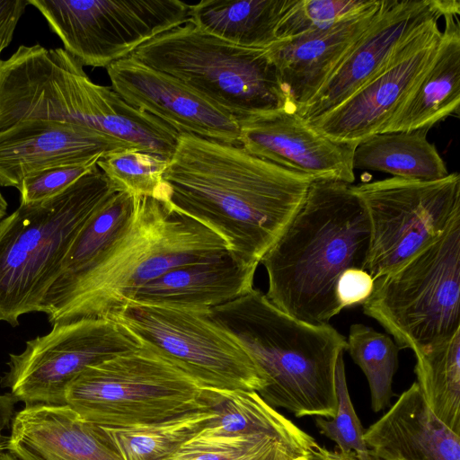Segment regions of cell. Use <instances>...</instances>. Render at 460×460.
Instances as JSON below:
<instances>
[{
	"instance_id": "1",
	"label": "cell",
	"mask_w": 460,
	"mask_h": 460,
	"mask_svg": "<svg viewBox=\"0 0 460 460\" xmlns=\"http://www.w3.org/2000/svg\"><path fill=\"white\" fill-rule=\"evenodd\" d=\"M313 181L240 145L183 133L163 175L162 201L217 234L236 260L258 266Z\"/></svg>"
},
{
	"instance_id": "2",
	"label": "cell",
	"mask_w": 460,
	"mask_h": 460,
	"mask_svg": "<svg viewBox=\"0 0 460 460\" xmlns=\"http://www.w3.org/2000/svg\"><path fill=\"white\" fill-rule=\"evenodd\" d=\"M370 237L367 208L351 184L313 181L261 260L268 276L266 297L301 322L330 324L342 310L336 296L339 278L348 269L367 270Z\"/></svg>"
},
{
	"instance_id": "3",
	"label": "cell",
	"mask_w": 460,
	"mask_h": 460,
	"mask_svg": "<svg viewBox=\"0 0 460 460\" xmlns=\"http://www.w3.org/2000/svg\"><path fill=\"white\" fill-rule=\"evenodd\" d=\"M226 252L225 241L201 223L159 199L140 197L122 236L86 270L53 284L41 313L52 324L106 318L172 269Z\"/></svg>"
},
{
	"instance_id": "4",
	"label": "cell",
	"mask_w": 460,
	"mask_h": 460,
	"mask_svg": "<svg viewBox=\"0 0 460 460\" xmlns=\"http://www.w3.org/2000/svg\"><path fill=\"white\" fill-rule=\"evenodd\" d=\"M206 316L247 353L267 381L259 395L296 417L333 418L334 370L346 338L330 324L312 325L279 310L253 288Z\"/></svg>"
},
{
	"instance_id": "5",
	"label": "cell",
	"mask_w": 460,
	"mask_h": 460,
	"mask_svg": "<svg viewBox=\"0 0 460 460\" xmlns=\"http://www.w3.org/2000/svg\"><path fill=\"white\" fill-rule=\"evenodd\" d=\"M116 191L96 165L59 194L21 205L0 220V322L41 313L78 233Z\"/></svg>"
},
{
	"instance_id": "6",
	"label": "cell",
	"mask_w": 460,
	"mask_h": 460,
	"mask_svg": "<svg viewBox=\"0 0 460 460\" xmlns=\"http://www.w3.org/2000/svg\"><path fill=\"white\" fill-rule=\"evenodd\" d=\"M129 57L175 78L237 121L296 111L266 49L237 46L190 22L144 43Z\"/></svg>"
},
{
	"instance_id": "7",
	"label": "cell",
	"mask_w": 460,
	"mask_h": 460,
	"mask_svg": "<svg viewBox=\"0 0 460 460\" xmlns=\"http://www.w3.org/2000/svg\"><path fill=\"white\" fill-rule=\"evenodd\" d=\"M217 390L205 389L173 364L141 345L90 366L75 377L65 404L107 429L159 423L212 407Z\"/></svg>"
},
{
	"instance_id": "8",
	"label": "cell",
	"mask_w": 460,
	"mask_h": 460,
	"mask_svg": "<svg viewBox=\"0 0 460 460\" xmlns=\"http://www.w3.org/2000/svg\"><path fill=\"white\" fill-rule=\"evenodd\" d=\"M401 349L413 352L460 331V220L395 270L374 280L362 304Z\"/></svg>"
},
{
	"instance_id": "9",
	"label": "cell",
	"mask_w": 460,
	"mask_h": 460,
	"mask_svg": "<svg viewBox=\"0 0 460 460\" xmlns=\"http://www.w3.org/2000/svg\"><path fill=\"white\" fill-rule=\"evenodd\" d=\"M206 312L128 302L108 317L205 389L260 392L267 381Z\"/></svg>"
},
{
	"instance_id": "10",
	"label": "cell",
	"mask_w": 460,
	"mask_h": 460,
	"mask_svg": "<svg viewBox=\"0 0 460 460\" xmlns=\"http://www.w3.org/2000/svg\"><path fill=\"white\" fill-rule=\"evenodd\" d=\"M369 217L367 272L390 273L439 239L460 220V175L437 181L398 177L351 185Z\"/></svg>"
},
{
	"instance_id": "11",
	"label": "cell",
	"mask_w": 460,
	"mask_h": 460,
	"mask_svg": "<svg viewBox=\"0 0 460 460\" xmlns=\"http://www.w3.org/2000/svg\"><path fill=\"white\" fill-rule=\"evenodd\" d=\"M83 66L107 67L190 21L181 0H28Z\"/></svg>"
},
{
	"instance_id": "12",
	"label": "cell",
	"mask_w": 460,
	"mask_h": 460,
	"mask_svg": "<svg viewBox=\"0 0 460 460\" xmlns=\"http://www.w3.org/2000/svg\"><path fill=\"white\" fill-rule=\"evenodd\" d=\"M140 343L111 318H84L52 324L45 335L10 354L2 387L26 404H65L70 382L82 371L137 349Z\"/></svg>"
},
{
	"instance_id": "13",
	"label": "cell",
	"mask_w": 460,
	"mask_h": 460,
	"mask_svg": "<svg viewBox=\"0 0 460 460\" xmlns=\"http://www.w3.org/2000/svg\"><path fill=\"white\" fill-rule=\"evenodd\" d=\"M456 10V0H382L367 29L296 113L308 122L329 112L383 71L429 23Z\"/></svg>"
},
{
	"instance_id": "14",
	"label": "cell",
	"mask_w": 460,
	"mask_h": 460,
	"mask_svg": "<svg viewBox=\"0 0 460 460\" xmlns=\"http://www.w3.org/2000/svg\"><path fill=\"white\" fill-rule=\"evenodd\" d=\"M441 33L438 21L429 23L377 75L308 123L334 140L350 143L382 133L432 63Z\"/></svg>"
},
{
	"instance_id": "15",
	"label": "cell",
	"mask_w": 460,
	"mask_h": 460,
	"mask_svg": "<svg viewBox=\"0 0 460 460\" xmlns=\"http://www.w3.org/2000/svg\"><path fill=\"white\" fill-rule=\"evenodd\" d=\"M106 69L111 88L127 103L156 117L179 134L239 145L238 121L175 78L129 56Z\"/></svg>"
},
{
	"instance_id": "16",
	"label": "cell",
	"mask_w": 460,
	"mask_h": 460,
	"mask_svg": "<svg viewBox=\"0 0 460 460\" xmlns=\"http://www.w3.org/2000/svg\"><path fill=\"white\" fill-rule=\"evenodd\" d=\"M239 145L248 153L314 180L351 184L358 143L334 140L296 111L282 110L238 121Z\"/></svg>"
},
{
	"instance_id": "17",
	"label": "cell",
	"mask_w": 460,
	"mask_h": 460,
	"mask_svg": "<svg viewBox=\"0 0 460 460\" xmlns=\"http://www.w3.org/2000/svg\"><path fill=\"white\" fill-rule=\"evenodd\" d=\"M129 144L73 123L25 119L0 131V186L18 188L49 168L93 165Z\"/></svg>"
},
{
	"instance_id": "18",
	"label": "cell",
	"mask_w": 460,
	"mask_h": 460,
	"mask_svg": "<svg viewBox=\"0 0 460 460\" xmlns=\"http://www.w3.org/2000/svg\"><path fill=\"white\" fill-rule=\"evenodd\" d=\"M6 450L19 460H125L105 428L66 404H26L15 412Z\"/></svg>"
},
{
	"instance_id": "19",
	"label": "cell",
	"mask_w": 460,
	"mask_h": 460,
	"mask_svg": "<svg viewBox=\"0 0 460 460\" xmlns=\"http://www.w3.org/2000/svg\"><path fill=\"white\" fill-rule=\"evenodd\" d=\"M381 1L331 27L278 40L266 49L296 112L314 97L367 29Z\"/></svg>"
},
{
	"instance_id": "20",
	"label": "cell",
	"mask_w": 460,
	"mask_h": 460,
	"mask_svg": "<svg viewBox=\"0 0 460 460\" xmlns=\"http://www.w3.org/2000/svg\"><path fill=\"white\" fill-rule=\"evenodd\" d=\"M374 460H460V434L426 403L417 382L367 430Z\"/></svg>"
},
{
	"instance_id": "21",
	"label": "cell",
	"mask_w": 460,
	"mask_h": 460,
	"mask_svg": "<svg viewBox=\"0 0 460 460\" xmlns=\"http://www.w3.org/2000/svg\"><path fill=\"white\" fill-rule=\"evenodd\" d=\"M256 269L228 252L172 269L141 287L128 302L208 312L253 289Z\"/></svg>"
},
{
	"instance_id": "22",
	"label": "cell",
	"mask_w": 460,
	"mask_h": 460,
	"mask_svg": "<svg viewBox=\"0 0 460 460\" xmlns=\"http://www.w3.org/2000/svg\"><path fill=\"white\" fill-rule=\"evenodd\" d=\"M460 10L446 13L437 54L382 133L429 129L459 114Z\"/></svg>"
},
{
	"instance_id": "23",
	"label": "cell",
	"mask_w": 460,
	"mask_h": 460,
	"mask_svg": "<svg viewBox=\"0 0 460 460\" xmlns=\"http://www.w3.org/2000/svg\"><path fill=\"white\" fill-rule=\"evenodd\" d=\"M295 0H201L190 22L237 46L266 49L278 41L279 23Z\"/></svg>"
},
{
	"instance_id": "24",
	"label": "cell",
	"mask_w": 460,
	"mask_h": 460,
	"mask_svg": "<svg viewBox=\"0 0 460 460\" xmlns=\"http://www.w3.org/2000/svg\"><path fill=\"white\" fill-rule=\"evenodd\" d=\"M429 129L379 133L359 141L353 155L355 169L378 171L394 177L437 181L449 172Z\"/></svg>"
},
{
	"instance_id": "25",
	"label": "cell",
	"mask_w": 460,
	"mask_h": 460,
	"mask_svg": "<svg viewBox=\"0 0 460 460\" xmlns=\"http://www.w3.org/2000/svg\"><path fill=\"white\" fill-rule=\"evenodd\" d=\"M216 414L203 433L237 437L264 435L309 454L318 443L290 420L269 405L255 391L217 390Z\"/></svg>"
},
{
	"instance_id": "26",
	"label": "cell",
	"mask_w": 460,
	"mask_h": 460,
	"mask_svg": "<svg viewBox=\"0 0 460 460\" xmlns=\"http://www.w3.org/2000/svg\"><path fill=\"white\" fill-rule=\"evenodd\" d=\"M139 198L116 191L94 212L72 243L54 284L86 270L116 243L132 222Z\"/></svg>"
},
{
	"instance_id": "27",
	"label": "cell",
	"mask_w": 460,
	"mask_h": 460,
	"mask_svg": "<svg viewBox=\"0 0 460 460\" xmlns=\"http://www.w3.org/2000/svg\"><path fill=\"white\" fill-rule=\"evenodd\" d=\"M414 354L417 384L426 403L460 434V331L449 341Z\"/></svg>"
},
{
	"instance_id": "28",
	"label": "cell",
	"mask_w": 460,
	"mask_h": 460,
	"mask_svg": "<svg viewBox=\"0 0 460 460\" xmlns=\"http://www.w3.org/2000/svg\"><path fill=\"white\" fill-rule=\"evenodd\" d=\"M198 409L164 421L127 429H106L125 460H164L203 430L216 414Z\"/></svg>"
},
{
	"instance_id": "29",
	"label": "cell",
	"mask_w": 460,
	"mask_h": 460,
	"mask_svg": "<svg viewBox=\"0 0 460 460\" xmlns=\"http://www.w3.org/2000/svg\"><path fill=\"white\" fill-rule=\"evenodd\" d=\"M346 350L365 374L375 412L386 408L394 396L392 383L401 349L390 336L362 323L349 328Z\"/></svg>"
},
{
	"instance_id": "30",
	"label": "cell",
	"mask_w": 460,
	"mask_h": 460,
	"mask_svg": "<svg viewBox=\"0 0 460 460\" xmlns=\"http://www.w3.org/2000/svg\"><path fill=\"white\" fill-rule=\"evenodd\" d=\"M167 164V160L137 148L115 151L97 162L99 169L118 191L161 201L163 175Z\"/></svg>"
},
{
	"instance_id": "31",
	"label": "cell",
	"mask_w": 460,
	"mask_h": 460,
	"mask_svg": "<svg viewBox=\"0 0 460 460\" xmlns=\"http://www.w3.org/2000/svg\"><path fill=\"white\" fill-rule=\"evenodd\" d=\"M377 0H295L280 20L278 40L331 27L373 6Z\"/></svg>"
},
{
	"instance_id": "32",
	"label": "cell",
	"mask_w": 460,
	"mask_h": 460,
	"mask_svg": "<svg viewBox=\"0 0 460 460\" xmlns=\"http://www.w3.org/2000/svg\"><path fill=\"white\" fill-rule=\"evenodd\" d=\"M343 355L344 351L339 353L334 370L335 416L331 420L317 417L315 423L321 434L335 442L338 452L354 453L358 460H374L364 439L365 430L349 397Z\"/></svg>"
},
{
	"instance_id": "33",
	"label": "cell",
	"mask_w": 460,
	"mask_h": 460,
	"mask_svg": "<svg viewBox=\"0 0 460 460\" xmlns=\"http://www.w3.org/2000/svg\"><path fill=\"white\" fill-rule=\"evenodd\" d=\"M266 438L270 437L210 436L201 430L164 460H235Z\"/></svg>"
},
{
	"instance_id": "34",
	"label": "cell",
	"mask_w": 460,
	"mask_h": 460,
	"mask_svg": "<svg viewBox=\"0 0 460 460\" xmlns=\"http://www.w3.org/2000/svg\"><path fill=\"white\" fill-rule=\"evenodd\" d=\"M96 165L57 166L26 176L17 188L20 204L36 203L59 194Z\"/></svg>"
},
{
	"instance_id": "35",
	"label": "cell",
	"mask_w": 460,
	"mask_h": 460,
	"mask_svg": "<svg viewBox=\"0 0 460 460\" xmlns=\"http://www.w3.org/2000/svg\"><path fill=\"white\" fill-rule=\"evenodd\" d=\"M373 287L374 279L367 270L348 269L339 278L337 299L342 309L362 305L369 297Z\"/></svg>"
},
{
	"instance_id": "36",
	"label": "cell",
	"mask_w": 460,
	"mask_h": 460,
	"mask_svg": "<svg viewBox=\"0 0 460 460\" xmlns=\"http://www.w3.org/2000/svg\"><path fill=\"white\" fill-rule=\"evenodd\" d=\"M309 454L266 438L235 460H305Z\"/></svg>"
},
{
	"instance_id": "37",
	"label": "cell",
	"mask_w": 460,
	"mask_h": 460,
	"mask_svg": "<svg viewBox=\"0 0 460 460\" xmlns=\"http://www.w3.org/2000/svg\"><path fill=\"white\" fill-rule=\"evenodd\" d=\"M27 5L28 0H0V58L3 50L12 42Z\"/></svg>"
},
{
	"instance_id": "38",
	"label": "cell",
	"mask_w": 460,
	"mask_h": 460,
	"mask_svg": "<svg viewBox=\"0 0 460 460\" xmlns=\"http://www.w3.org/2000/svg\"><path fill=\"white\" fill-rule=\"evenodd\" d=\"M17 400L9 393L0 394V450H6L9 437L3 430L10 424L15 413L14 406Z\"/></svg>"
},
{
	"instance_id": "39",
	"label": "cell",
	"mask_w": 460,
	"mask_h": 460,
	"mask_svg": "<svg viewBox=\"0 0 460 460\" xmlns=\"http://www.w3.org/2000/svg\"><path fill=\"white\" fill-rule=\"evenodd\" d=\"M305 460H358L354 453H340L317 445Z\"/></svg>"
},
{
	"instance_id": "40",
	"label": "cell",
	"mask_w": 460,
	"mask_h": 460,
	"mask_svg": "<svg viewBox=\"0 0 460 460\" xmlns=\"http://www.w3.org/2000/svg\"><path fill=\"white\" fill-rule=\"evenodd\" d=\"M7 208L8 203L0 191V220H2L6 216Z\"/></svg>"
},
{
	"instance_id": "41",
	"label": "cell",
	"mask_w": 460,
	"mask_h": 460,
	"mask_svg": "<svg viewBox=\"0 0 460 460\" xmlns=\"http://www.w3.org/2000/svg\"><path fill=\"white\" fill-rule=\"evenodd\" d=\"M4 450H0V460H19L15 456L10 452L5 453Z\"/></svg>"
}]
</instances>
